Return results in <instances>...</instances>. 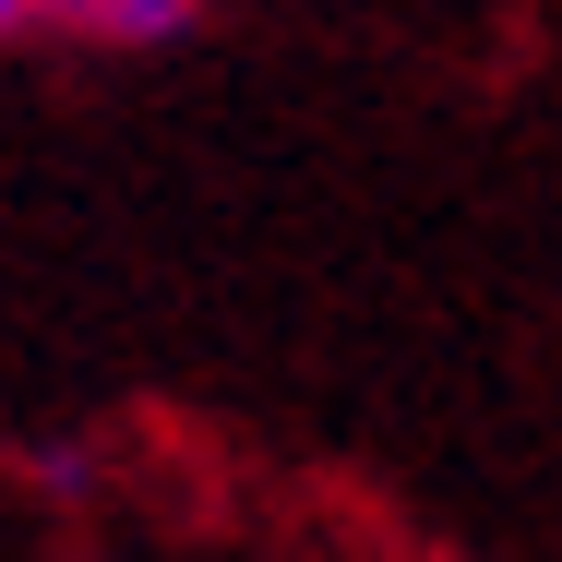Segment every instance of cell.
Masks as SVG:
<instances>
[{"instance_id": "6da1fadb", "label": "cell", "mask_w": 562, "mask_h": 562, "mask_svg": "<svg viewBox=\"0 0 562 562\" xmlns=\"http://www.w3.org/2000/svg\"><path fill=\"white\" fill-rule=\"evenodd\" d=\"M48 36H85V48H168L204 24V0H36Z\"/></svg>"}, {"instance_id": "7a4b0ae2", "label": "cell", "mask_w": 562, "mask_h": 562, "mask_svg": "<svg viewBox=\"0 0 562 562\" xmlns=\"http://www.w3.org/2000/svg\"><path fill=\"white\" fill-rule=\"evenodd\" d=\"M24 24H36V0H0V48H12V36H24Z\"/></svg>"}]
</instances>
